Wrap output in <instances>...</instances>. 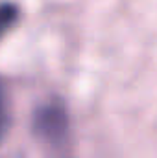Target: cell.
Here are the masks:
<instances>
[{"instance_id":"obj_1","label":"cell","mask_w":157,"mask_h":158,"mask_svg":"<svg viewBox=\"0 0 157 158\" xmlns=\"http://www.w3.org/2000/svg\"><path fill=\"white\" fill-rule=\"evenodd\" d=\"M34 131L43 142L57 145L65 140L69 131V114L59 101L41 105L34 116Z\"/></svg>"},{"instance_id":"obj_2","label":"cell","mask_w":157,"mask_h":158,"mask_svg":"<svg viewBox=\"0 0 157 158\" xmlns=\"http://www.w3.org/2000/svg\"><path fill=\"white\" fill-rule=\"evenodd\" d=\"M19 19V9L15 4H0V39L15 26Z\"/></svg>"},{"instance_id":"obj_3","label":"cell","mask_w":157,"mask_h":158,"mask_svg":"<svg viewBox=\"0 0 157 158\" xmlns=\"http://www.w3.org/2000/svg\"><path fill=\"white\" fill-rule=\"evenodd\" d=\"M9 119H11V114H9V98H7L6 85L0 81V142L7 134Z\"/></svg>"}]
</instances>
